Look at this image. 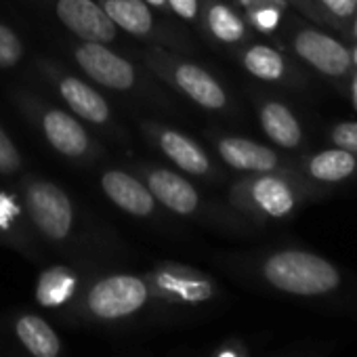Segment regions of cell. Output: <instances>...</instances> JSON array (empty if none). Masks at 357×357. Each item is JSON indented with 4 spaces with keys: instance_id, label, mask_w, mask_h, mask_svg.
Segmentation results:
<instances>
[{
    "instance_id": "6da1fadb",
    "label": "cell",
    "mask_w": 357,
    "mask_h": 357,
    "mask_svg": "<svg viewBox=\"0 0 357 357\" xmlns=\"http://www.w3.org/2000/svg\"><path fill=\"white\" fill-rule=\"evenodd\" d=\"M158 324V309L145 275L101 273L91 278L66 321L74 326H97L107 330Z\"/></svg>"
},
{
    "instance_id": "7a4b0ae2",
    "label": "cell",
    "mask_w": 357,
    "mask_h": 357,
    "mask_svg": "<svg viewBox=\"0 0 357 357\" xmlns=\"http://www.w3.org/2000/svg\"><path fill=\"white\" fill-rule=\"evenodd\" d=\"M143 275L151 288L158 319H164L162 324H168L176 313H196L219 296L215 280L188 265L160 263Z\"/></svg>"
},
{
    "instance_id": "3957f363",
    "label": "cell",
    "mask_w": 357,
    "mask_h": 357,
    "mask_svg": "<svg viewBox=\"0 0 357 357\" xmlns=\"http://www.w3.org/2000/svg\"><path fill=\"white\" fill-rule=\"evenodd\" d=\"M261 273L273 288L298 296H317L340 284L334 265L303 250H282L271 255L265 259Z\"/></svg>"
},
{
    "instance_id": "277c9868",
    "label": "cell",
    "mask_w": 357,
    "mask_h": 357,
    "mask_svg": "<svg viewBox=\"0 0 357 357\" xmlns=\"http://www.w3.org/2000/svg\"><path fill=\"white\" fill-rule=\"evenodd\" d=\"M26 213L36 234L53 244L68 246L74 240L76 215L72 198L51 181H32L26 188Z\"/></svg>"
},
{
    "instance_id": "5b68a950",
    "label": "cell",
    "mask_w": 357,
    "mask_h": 357,
    "mask_svg": "<svg viewBox=\"0 0 357 357\" xmlns=\"http://www.w3.org/2000/svg\"><path fill=\"white\" fill-rule=\"evenodd\" d=\"M292 49L296 57L328 78H344L353 70L351 51L326 32L303 28L294 34Z\"/></svg>"
},
{
    "instance_id": "8992f818",
    "label": "cell",
    "mask_w": 357,
    "mask_h": 357,
    "mask_svg": "<svg viewBox=\"0 0 357 357\" xmlns=\"http://www.w3.org/2000/svg\"><path fill=\"white\" fill-rule=\"evenodd\" d=\"M80 70L101 86L112 91H130L137 82L135 68L99 43H82L74 53Z\"/></svg>"
},
{
    "instance_id": "52a82bcc",
    "label": "cell",
    "mask_w": 357,
    "mask_h": 357,
    "mask_svg": "<svg viewBox=\"0 0 357 357\" xmlns=\"http://www.w3.org/2000/svg\"><path fill=\"white\" fill-rule=\"evenodd\" d=\"M57 20L82 43L107 45L116 38V26L95 0H57Z\"/></svg>"
},
{
    "instance_id": "ba28073f",
    "label": "cell",
    "mask_w": 357,
    "mask_h": 357,
    "mask_svg": "<svg viewBox=\"0 0 357 357\" xmlns=\"http://www.w3.org/2000/svg\"><path fill=\"white\" fill-rule=\"evenodd\" d=\"M9 332L26 357H63L66 347L53 324L34 311H20L9 321Z\"/></svg>"
},
{
    "instance_id": "9c48e42d",
    "label": "cell",
    "mask_w": 357,
    "mask_h": 357,
    "mask_svg": "<svg viewBox=\"0 0 357 357\" xmlns=\"http://www.w3.org/2000/svg\"><path fill=\"white\" fill-rule=\"evenodd\" d=\"M86 282L89 280H84L70 265L47 267L36 280V288H34L36 303L43 309L53 311V313H57V315H61L66 319L68 313L72 311V307L76 305V301H78V296H80Z\"/></svg>"
},
{
    "instance_id": "30bf717a",
    "label": "cell",
    "mask_w": 357,
    "mask_h": 357,
    "mask_svg": "<svg viewBox=\"0 0 357 357\" xmlns=\"http://www.w3.org/2000/svg\"><path fill=\"white\" fill-rule=\"evenodd\" d=\"M166 76L172 80V84L181 91L185 97H190L194 103H198L204 109H223L227 105V95L223 86L200 66L188 63V61H168L166 63Z\"/></svg>"
},
{
    "instance_id": "8fae6325",
    "label": "cell",
    "mask_w": 357,
    "mask_h": 357,
    "mask_svg": "<svg viewBox=\"0 0 357 357\" xmlns=\"http://www.w3.org/2000/svg\"><path fill=\"white\" fill-rule=\"evenodd\" d=\"M147 190L164 208L174 215L192 217L200 208V194L185 176L168 168H153L147 172Z\"/></svg>"
},
{
    "instance_id": "7c38bea8",
    "label": "cell",
    "mask_w": 357,
    "mask_h": 357,
    "mask_svg": "<svg viewBox=\"0 0 357 357\" xmlns=\"http://www.w3.org/2000/svg\"><path fill=\"white\" fill-rule=\"evenodd\" d=\"M101 188H103V194L126 215L145 219V217L153 215V211H155V198L151 196L147 185L124 170L112 168V170L103 172Z\"/></svg>"
},
{
    "instance_id": "4fadbf2b",
    "label": "cell",
    "mask_w": 357,
    "mask_h": 357,
    "mask_svg": "<svg viewBox=\"0 0 357 357\" xmlns=\"http://www.w3.org/2000/svg\"><path fill=\"white\" fill-rule=\"evenodd\" d=\"M246 200L252 204V208L271 219H284L296 206L292 188L273 172H263L250 178L246 183Z\"/></svg>"
},
{
    "instance_id": "5bb4252c",
    "label": "cell",
    "mask_w": 357,
    "mask_h": 357,
    "mask_svg": "<svg viewBox=\"0 0 357 357\" xmlns=\"http://www.w3.org/2000/svg\"><path fill=\"white\" fill-rule=\"evenodd\" d=\"M217 151L227 166L236 170H244V172L263 174V172H273L280 166V158L271 147L244 139V137L219 139Z\"/></svg>"
},
{
    "instance_id": "9a60e30c",
    "label": "cell",
    "mask_w": 357,
    "mask_h": 357,
    "mask_svg": "<svg viewBox=\"0 0 357 357\" xmlns=\"http://www.w3.org/2000/svg\"><path fill=\"white\" fill-rule=\"evenodd\" d=\"M43 132L49 145L68 158H80L91 147V139L84 126L63 109H49L43 116Z\"/></svg>"
},
{
    "instance_id": "2e32d148",
    "label": "cell",
    "mask_w": 357,
    "mask_h": 357,
    "mask_svg": "<svg viewBox=\"0 0 357 357\" xmlns=\"http://www.w3.org/2000/svg\"><path fill=\"white\" fill-rule=\"evenodd\" d=\"M155 141H158L160 149L164 151V155L170 162H174L181 170H185L190 174H206L211 170L208 155L188 135L170 130V128H158Z\"/></svg>"
},
{
    "instance_id": "e0dca14e",
    "label": "cell",
    "mask_w": 357,
    "mask_h": 357,
    "mask_svg": "<svg viewBox=\"0 0 357 357\" xmlns=\"http://www.w3.org/2000/svg\"><path fill=\"white\" fill-rule=\"evenodd\" d=\"M263 132L284 149H296L303 143V128L292 109L280 101H265L259 112Z\"/></svg>"
},
{
    "instance_id": "ac0fdd59",
    "label": "cell",
    "mask_w": 357,
    "mask_h": 357,
    "mask_svg": "<svg viewBox=\"0 0 357 357\" xmlns=\"http://www.w3.org/2000/svg\"><path fill=\"white\" fill-rule=\"evenodd\" d=\"M59 93L76 116H80L93 124H105L109 120L107 101L86 82H82L74 76H66L59 82Z\"/></svg>"
},
{
    "instance_id": "d6986e66",
    "label": "cell",
    "mask_w": 357,
    "mask_h": 357,
    "mask_svg": "<svg viewBox=\"0 0 357 357\" xmlns=\"http://www.w3.org/2000/svg\"><path fill=\"white\" fill-rule=\"evenodd\" d=\"M357 170V155L340 149V147H330L317 151L313 158L307 162V172L319 183H340Z\"/></svg>"
},
{
    "instance_id": "ffe728a7",
    "label": "cell",
    "mask_w": 357,
    "mask_h": 357,
    "mask_svg": "<svg viewBox=\"0 0 357 357\" xmlns=\"http://www.w3.org/2000/svg\"><path fill=\"white\" fill-rule=\"evenodd\" d=\"M101 7L116 28L132 36H147L153 30V15L145 0H101Z\"/></svg>"
},
{
    "instance_id": "44dd1931",
    "label": "cell",
    "mask_w": 357,
    "mask_h": 357,
    "mask_svg": "<svg viewBox=\"0 0 357 357\" xmlns=\"http://www.w3.org/2000/svg\"><path fill=\"white\" fill-rule=\"evenodd\" d=\"M242 63L246 72L263 82H278L286 74V61L280 51L267 45L248 47L242 55Z\"/></svg>"
},
{
    "instance_id": "7402d4cb",
    "label": "cell",
    "mask_w": 357,
    "mask_h": 357,
    "mask_svg": "<svg viewBox=\"0 0 357 357\" xmlns=\"http://www.w3.org/2000/svg\"><path fill=\"white\" fill-rule=\"evenodd\" d=\"M206 24L213 36L225 45H238L246 38V26L242 17L223 3H213L208 7Z\"/></svg>"
},
{
    "instance_id": "603a6c76",
    "label": "cell",
    "mask_w": 357,
    "mask_h": 357,
    "mask_svg": "<svg viewBox=\"0 0 357 357\" xmlns=\"http://www.w3.org/2000/svg\"><path fill=\"white\" fill-rule=\"evenodd\" d=\"M24 57V45L20 36L5 24H0V70L13 68Z\"/></svg>"
},
{
    "instance_id": "cb8c5ba5",
    "label": "cell",
    "mask_w": 357,
    "mask_h": 357,
    "mask_svg": "<svg viewBox=\"0 0 357 357\" xmlns=\"http://www.w3.org/2000/svg\"><path fill=\"white\" fill-rule=\"evenodd\" d=\"M315 7L334 24H351L357 13V0H315Z\"/></svg>"
},
{
    "instance_id": "d4e9b609",
    "label": "cell",
    "mask_w": 357,
    "mask_h": 357,
    "mask_svg": "<svg viewBox=\"0 0 357 357\" xmlns=\"http://www.w3.org/2000/svg\"><path fill=\"white\" fill-rule=\"evenodd\" d=\"M22 166H24V160H22L20 149L15 147V143L11 141L7 130L0 126V174L11 176V174L20 172Z\"/></svg>"
},
{
    "instance_id": "484cf974",
    "label": "cell",
    "mask_w": 357,
    "mask_h": 357,
    "mask_svg": "<svg viewBox=\"0 0 357 357\" xmlns=\"http://www.w3.org/2000/svg\"><path fill=\"white\" fill-rule=\"evenodd\" d=\"M330 141L334 147L357 153V122H340L330 130Z\"/></svg>"
},
{
    "instance_id": "4316f807",
    "label": "cell",
    "mask_w": 357,
    "mask_h": 357,
    "mask_svg": "<svg viewBox=\"0 0 357 357\" xmlns=\"http://www.w3.org/2000/svg\"><path fill=\"white\" fill-rule=\"evenodd\" d=\"M166 5L181 17L188 22H196L200 15V3L198 0H166Z\"/></svg>"
},
{
    "instance_id": "83f0119b",
    "label": "cell",
    "mask_w": 357,
    "mask_h": 357,
    "mask_svg": "<svg viewBox=\"0 0 357 357\" xmlns=\"http://www.w3.org/2000/svg\"><path fill=\"white\" fill-rule=\"evenodd\" d=\"M252 22L261 28V30H273L278 24V11L273 9H261L252 15Z\"/></svg>"
},
{
    "instance_id": "f1b7e54d",
    "label": "cell",
    "mask_w": 357,
    "mask_h": 357,
    "mask_svg": "<svg viewBox=\"0 0 357 357\" xmlns=\"http://www.w3.org/2000/svg\"><path fill=\"white\" fill-rule=\"evenodd\" d=\"M211 357H246V353L240 344H225L219 351H215Z\"/></svg>"
},
{
    "instance_id": "f546056e",
    "label": "cell",
    "mask_w": 357,
    "mask_h": 357,
    "mask_svg": "<svg viewBox=\"0 0 357 357\" xmlns=\"http://www.w3.org/2000/svg\"><path fill=\"white\" fill-rule=\"evenodd\" d=\"M147 5H151V7H158V9H162V7H166V0H145Z\"/></svg>"
},
{
    "instance_id": "4dcf8cb0",
    "label": "cell",
    "mask_w": 357,
    "mask_h": 357,
    "mask_svg": "<svg viewBox=\"0 0 357 357\" xmlns=\"http://www.w3.org/2000/svg\"><path fill=\"white\" fill-rule=\"evenodd\" d=\"M351 63H353V68L357 70V45L351 49Z\"/></svg>"
},
{
    "instance_id": "1f68e13d",
    "label": "cell",
    "mask_w": 357,
    "mask_h": 357,
    "mask_svg": "<svg viewBox=\"0 0 357 357\" xmlns=\"http://www.w3.org/2000/svg\"><path fill=\"white\" fill-rule=\"evenodd\" d=\"M351 24H353V36H355V40H357V13L353 15V20H351Z\"/></svg>"
},
{
    "instance_id": "d6a6232c",
    "label": "cell",
    "mask_w": 357,
    "mask_h": 357,
    "mask_svg": "<svg viewBox=\"0 0 357 357\" xmlns=\"http://www.w3.org/2000/svg\"><path fill=\"white\" fill-rule=\"evenodd\" d=\"M353 101H355V109H357V78L353 82Z\"/></svg>"
}]
</instances>
